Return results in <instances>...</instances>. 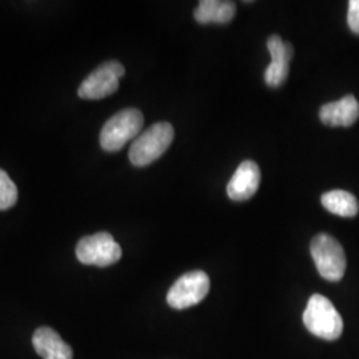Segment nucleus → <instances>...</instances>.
Instances as JSON below:
<instances>
[{
	"label": "nucleus",
	"mask_w": 359,
	"mask_h": 359,
	"mask_svg": "<svg viewBox=\"0 0 359 359\" xmlns=\"http://www.w3.org/2000/svg\"><path fill=\"white\" fill-rule=\"evenodd\" d=\"M121 246L107 231L83 237L76 246L77 259L81 264L99 268L114 265L121 258Z\"/></svg>",
	"instance_id": "nucleus-5"
},
{
	"label": "nucleus",
	"mask_w": 359,
	"mask_h": 359,
	"mask_svg": "<svg viewBox=\"0 0 359 359\" xmlns=\"http://www.w3.org/2000/svg\"><path fill=\"white\" fill-rule=\"evenodd\" d=\"M347 25L354 34L359 35V0L348 1Z\"/></svg>",
	"instance_id": "nucleus-15"
},
{
	"label": "nucleus",
	"mask_w": 359,
	"mask_h": 359,
	"mask_svg": "<svg viewBox=\"0 0 359 359\" xmlns=\"http://www.w3.org/2000/svg\"><path fill=\"white\" fill-rule=\"evenodd\" d=\"M32 344L43 359H72V348L51 327L41 326L34 333Z\"/></svg>",
	"instance_id": "nucleus-11"
},
{
	"label": "nucleus",
	"mask_w": 359,
	"mask_h": 359,
	"mask_svg": "<svg viewBox=\"0 0 359 359\" xmlns=\"http://www.w3.org/2000/svg\"><path fill=\"white\" fill-rule=\"evenodd\" d=\"M268 48L271 55V63L265 71V83L271 87H281L289 76V65L293 57V46L283 41L278 35H271L268 39Z\"/></svg>",
	"instance_id": "nucleus-8"
},
{
	"label": "nucleus",
	"mask_w": 359,
	"mask_h": 359,
	"mask_svg": "<svg viewBox=\"0 0 359 359\" xmlns=\"http://www.w3.org/2000/svg\"><path fill=\"white\" fill-rule=\"evenodd\" d=\"M124 65L115 60L105 62L84 79L77 95L84 100H102L111 96L118 88V80L124 76Z\"/></svg>",
	"instance_id": "nucleus-7"
},
{
	"label": "nucleus",
	"mask_w": 359,
	"mask_h": 359,
	"mask_svg": "<svg viewBox=\"0 0 359 359\" xmlns=\"http://www.w3.org/2000/svg\"><path fill=\"white\" fill-rule=\"evenodd\" d=\"M359 117L358 100L353 95H347L338 102L322 105L320 118L329 127H350Z\"/></svg>",
	"instance_id": "nucleus-10"
},
{
	"label": "nucleus",
	"mask_w": 359,
	"mask_h": 359,
	"mask_svg": "<svg viewBox=\"0 0 359 359\" xmlns=\"http://www.w3.org/2000/svg\"><path fill=\"white\" fill-rule=\"evenodd\" d=\"M175 129L167 123H156L133 142L129 149V160L135 167H147L167 152L173 142Z\"/></svg>",
	"instance_id": "nucleus-2"
},
{
	"label": "nucleus",
	"mask_w": 359,
	"mask_h": 359,
	"mask_svg": "<svg viewBox=\"0 0 359 359\" xmlns=\"http://www.w3.org/2000/svg\"><path fill=\"white\" fill-rule=\"evenodd\" d=\"M144 116L139 109H123L104 124L100 145L107 152L120 151L129 140L136 137L142 128Z\"/></svg>",
	"instance_id": "nucleus-4"
},
{
	"label": "nucleus",
	"mask_w": 359,
	"mask_h": 359,
	"mask_svg": "<svg viewBox=\"0 0 359 359\" xmlns=\"http://www.w3.org/2000/svg\"><path fill=\"white\" fill-rule=\"evenodd\" d=\"M18 201V188L10 176L0 169V210L13 208Z\"/></svg>",
	"instance_id": "nucleus-14"
},
{
	"label": "nucleus",
	"mask_w": 359,
	"mask_h": 359,
	"mask_svg": "<svg viewBox=\"0 0 359 359\" xmlns=\"http://www.w3.org/2000/svg\"><path fill=\"white\" fill-rule=\"evenodd\" d=\"M236 4L233 1L219 0H201L194 10V19L200 25H226L236 15Z\"/></svg>",
	"instance_id": "nucleus-12"
},
{
	"label": "nucleus",
	"mask_w": 359,
	"mask_h": 359,
	"mask_svg": "<svg viewBox=\"0 0 359 359\" xmlns=\"http://www.w3.org/2000/svg\"><path fill=\"white\" fill-rule=\"evenodd\" d=\"M322 205L330 213L339 217H355L358 215L359 204L354 194L346 191H330L321 197Z\"/></svg>",
	"instance_id": "nucleus-13"
},
{
	"label": "nucleus",
	"mask_w": 359,
	"mask_h": 359,
	"mask_svg": "<svg viewBox=\"0 0 359 359\" xmlns=\"http://www.w3.org/2000/svg\"><path fill=\"white\" fill-rule=\"evenodd\" d=\"M210 289V280L201 270H194L181 276L172 285L167 294L168 305L170 308L184 310L200 304Z\"/></svg>",
	"instance_id": "nucleus-6"
},
{
	"label": "nucleus",
	"mask_w": 359,
	"mask_h": 359,
	"mask_svg": "<svg viewBox=\"0 0 359 359\" xmlns=\"http://www.w3.org/2000/svg\"><path fill=\"white\" fill-rule=\"evenodd\" d=\"M310 253L322 278L330 283L344 278L346 270L345 250L330 234H317L310 244Z\"/></svg>",
	"instance_id": "nucleus-3"
},
{
	"label": "nucleus",
	"mask_w": 359,
	"mask_h": 359,
	"mask_svg": "<svg viewBox=\"0 0 359 359\" xmlns=\"http://www.w3.org/2000/svg\"><path fill=\"white\" fill-rule=\"evenodd\" d=\"M261 172L255 161H244L231 177L226 193L233 201H245L252 198L259 187Z\"/></svg>",
	"instance_id": "nucleus-9"
},
{
	"label": "nucleus",
	"mask_w": 359,
	"mask_h": 359,
	"mask_svg": "<svg viewBox=\"0 0 359 359\" xmlns=\"http://www.w3.org/2000/svg\"><path fill=\"white\" fill-rule=\"evenodd\" d=\"M302 321L310 333L325 341H335L344 332L341 314L325 295L313 294L310 297Z\"/></svg>",
	"instance_id": "nucleus-1"
}]
</instances>
